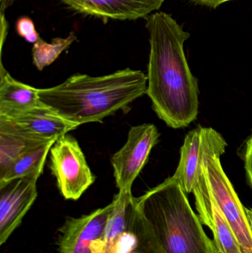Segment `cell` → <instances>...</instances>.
I'll list each match as a JSON object with an SVG mask.
<instances>
[{
    "mask_svg": "<svg viewBox=\"0 0 252 253\" xmlns=\"http://www.w3.org/2000/svg\"><path fill=\"white\" fill-rule=\"evenodd\" d=\"M146 19L150 45L146 93L167 126L186 127L195 121L199 108L198 80L183 50L190 34L164 12H155Z\"/></svg>",
    "mask_w": 252,
    "mask_h": 253,
    "instance_id": "1",
    "label": "cell"
},
{
    "mask_svg": "<svg viewBox=\"0 0 252 253\" xmlns=\"http://www.w3.org/2000/svg\"><path fill=\"white\" fill-rule=\"evenodd\" d=\"M146 89L147 76L126 68L103 77L74 74L59 85L38 89V96L59 117L80 126L124 112Z\"/></svg>",
    "mask_w": 252,
    "mask_h": 253,
    "instance_id": "2",
    "label": "cell"
},
{
    "mask_svg": "<svg viewBox=\"0 0 252 253\" xmlns=\"http://www.w3.org/2000/svg\"><path fill=\"white\" fill-rule=\"evenodd\" d=\"M135 199L164 253H218L173 176Z\"/></svg>",
    "mask_w": 252,
    "mask_h": 253,
    "instance_id": "3",
    "label": "cell"
},
{
    "mask_svg": "<svg viewBox=\"0 0 252 253\" xmlns=\"http://www.w3.org/2000/svg\"><path fill=\"white\" fill-rule=\"evenodd\" d=\"M132 193L118 192L105 234L92 245V253H164Z\"/></svg>",
    "mask_w": 252,
    "mask_h": 253,
    "instance_id": "4",
    "label": "cell"
},
{
    "mask_svg": "<svg viewBox=\"0 0 252 253\" xmlns=\"http://www.w3.org/2000/svg\"><path fill=\"white\" fill-rule=\"evenodd\" d=\"M227 142L216 129L198 126L189 131L180 149L179 166L174 175L183 191L189 194L205 176L206 159L220 157Z\"/></svg>",
    "mask_w": 252,
    "mask_h": 253,
    "instance_id": "5",
    "label": "cell"
},
{
    "mask_svg": "<svg viewBox=\"0 0 252 253\" xmlns=\"http://www.w3.org/2000/svg\"><path fill=\"white\" fill-rule=\"evenodd\" d=\"M50 153V168L59 191L65 199L78 200L96 180L78 141L68 134L62 135Z\"/></svg>",
    "mask_w": 252,
    "mask_h": 253,
    "instance_id": "6",
    "label": "cell"
},
{
    "mask_svg": "<svg viewBox=\"0 0 252 253\" xmlns=\"http://www.w3.org/2000/svg\"><path fill=\"white\" fill-rule=\"evenodd\" d=\"M205 170L212 197L236 236L243 253H252V234L245 207L225 173L220 157H207Z\"/></svg>",
    "mask_w": 252,
    "mask_h": 253,
    "instance_id": "7",
    "label": "cell"
},
{
    "mask_svg": "<svg viewBox=\"0 0 252 253\" xmlns=\"http://www.w3.org/2000/svg\"><path fill=\"white\" fill-rule=\"evenodd\" d=\"M159 136L158 129L152 124L130 128L127 141L111 160L119 193H132L133 182L147 162Z\"/></svg>",
    "mask_w": 252,
    "mask_h": 253,
    "instance_id": "8",
    "label": "cell"
},
{
    "mask_svg": "<svg viewBox=\"0 0 252 253\" xmlns=\"http://www.w3.org/2000/svg\"><path fill=\"white\" fill-rule=\"evenodd\" d=\"M38 178L23 177L0 184V245L8 240L34 205Z\"/></svg>",
    "mask_w": 252,
    "mask_h": 253,
    "instance_id": "9",
    "label": "cell"
},
{
    "mask_svg": "<svg viewBox=\"0 0 252 253\" xmlns=\"http://www.w3.org/2000/svg\"><path fill=\"white\" fill-rule=\"evenodd\" d=\"M112 202L89 215L68 219L61 229L59 253H92V245L105 234Z\"/></svg>",
    "mask_w": 252,
    "mask_h": 253,
    "instance_id": "10",
    "label": "cell"
},
{
    "mask_svg": "<svg viewBox=\"0 0 252 253\" xmlns=\"http://www.w3.org/2000/svg\"><path fill=\"white\" fill-rule=\"evenodd\" d=\"M0 123L22 135L43 141L57 140L79 126L59 117L41 102L22 114L0 117Z\"/></svg>",
    "mask_w": 252,
    "mask_h": 253,
    "instance_id": "11",
    "label": "cell"
},
{
    "mask_svg": "<svg viewBox=\"0 0 252 253\" xmlns=\"http://www.w3.org/2000/svg\"><path fill=\"white\" fill-rule=\"evenodd\" d=\"M78 13L104 20H136L159 10L165 0H61Z\"/></svg>",
    "mask_w": 252,
    "mask_h": 253,
    "instance_id": "12",
    "label": "cell"
},
{
    "mask_svg": "<svg viewBox=\"0 0 252 253\" xmlns=\"http://www.w3.org/2000/svg\"><path fill=\"white\" fill-rule=\"evenodd\" d=\"M38 90L13 79L1 64L0 117H13L41 104Z\"/></svg>",
    "mask_w": 252,
    "mask_h": 253,
    "instance_id": "13",
    "label": "cell"
},
{
    "mask_svg": "<svg viewBox=\"0 0 252 253\" xmlns=\"http://www.w3.org/2000/svg\"><path fill=\"white\" fill-rule=\"evenodd\" d=\"M56 141L38 144L24 152L0 174V184L23 177H39L42 174L47 154Z\"/></svg>",
    "mask_w": 252,
    "mask_h": 253,
    "instance_id": "14",
    "label": "cell"
},
{
    "mask_svg": "<svg viewBox=\"0 0 252 253\" xmlns=\"http://www.w3.org/2000/svg\"><path fill=\"white\" fill-rule=\"evenodd\" d=\"M47 141H50L30 138L0 123V174L4 172L24 152Z\"/></svg>",
    "mask_w": 252,
    "mask_h": 253,
    "instance_id": "15",
    "label": "cell"
},
{
    "mask_svg": "<svg viewBox=\"0 0 252 253\" xmlns=\"http://www.w3.org/2000/svg\"><path fill=\"white\" fill-rule=\"evenodd\" d=\"M208 227L213 232V242L218 253H244L236 236L212 196Z\"/></svg>",
    "mask_w": 252,
    "mask_h": 253,
    "instance_id": "16",
    "label": "cell"
},
{
    "mask_svg": "<svg viewBox=\"0 0 252 253\" xmlns=\"http://www.w3.org/2000/svg\"><path fill=\"white\" fill-rule=\"evenodd\" d=\"M75 33L71 32L66 38L56 37L48 43L40 38L32 49L33 62L38 71L51 65L62 54V52L71 47L76 41Z\"/></svg>",
    "mask_w": 252,
    "mask_h": 253,
    "instance_id": "17",
    "label": "cell"
},
{
    "mask_svg": "<svg viewBox=\"0 0 252 253\" xmlns=\"http://www.w3.org/2000/svg\"><path fill=\"white\" fill-rule=\"evenodd\" d=\"M16 32L25 41L35 44L41 37L36 30L35 25L32 19L27 16H23L18 19L16 25Z\"/></svg>",
    "mask_w": 252,
    "mask_h": 253,
    "instance_id": "18",
    "label": "cell"
},
{
    "mask_svg": "<svg viewBox=\"0 0 252 253\" xmlns=\"http://www.w3.org/2000/svg\"><path fill=\"white\" fill-rule=\"evenodd\" d=\"M241 157L244 162L247 182L252 190V133L244 144Z\"/></svg>",
    "mask_w": 252,
    "mask_h": 253,
    "instance_id": "19",
    "label": "cell"
},
{
    "mask_svg": "<svg viewBox=\"0 0 252 253\" xmlns=\"http://www.w3.org/2000/svg\"><path fill=\"white\" fill-rule=\"evenodd\" d=\"M196 4H201V5L207 6V7H213L216 8L223 3L226 1H232V0H190Z\"/></svg>",
    "mask_w": 252,
    "mask_h": 253,
    "instance_id": "20",
    "label": "cell"
},
{
    "mask_svg": "<svg viewBox=\"0 0 252 253\" xmlns=\"http://www.w3.org/2000/svg\"><path fill=\"white\" fill-rule=\"evenodd\" d=\"M7 29H8V25H7L6 18L4 17V13H1V49L2 50L3 45L7 37Z\"/></svg>",
    "mask_w": 252,
    "mask_h": 253,
    "instance_id": "21",
    "label": "cell"
},
{
    "mask_svg": "<svg viewBox=\"0 0 252 253\" xmlns=\"http://www.w3.org/2000/svg\"><path fill=\"white\" fill-rule=\"evenodd\" d=\"M245 211L252 234V209H249V208H245Z\"/></svg>",
    "mask_w": 252,
    "mask_h": 253,
    "instance_id": "22",
    "label": "cell"
},
{
    "mask_svg": "<svg viewBox=\"0 0 252 253\" xmlns=\"http://www.w3.org/2000/svg\"><path fill=\"white\" fill-rule=\"evenodd\" d=\"M1 1V13H4V10L13 2V0H0Z\"/></svg>",
    "mask_w": 252,
    "mask_h": 253,
    "instance_id": "23",
    "label": "cell"
}]
</instances>
